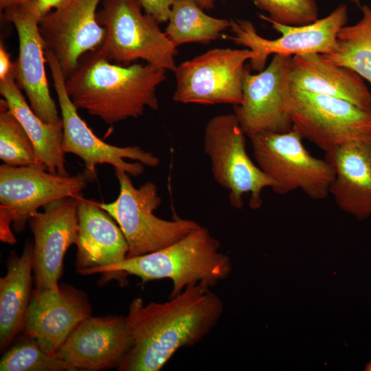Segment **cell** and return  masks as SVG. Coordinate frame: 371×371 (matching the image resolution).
Here are the masks:
<instances>
[{"label":"cell","mask_w":371,"mask_h":371,"mask_svg":"<svg viewBox=\"0 0 371 371\" xmlns=\"http://www.w3.org/2000/svg\"><path fill=\"white\" fill-rule=\"evenodd\" d=\"M169 301L130 303L126 319L133 343L118 371H159L182 348L199 343L223 312L221 297L206 282L187 286Z\"/></svg>","instance_id":"cell-1"},{"label":"cell","mask_w":371,"mask_h":371,"mask_svg":"<svg viewBox=\"0 0 371 371\" xmlns=\"http://www.w3.org/2000/svg\"><path fill=\"white\" fill-rule=\"evenodd\" d=\"M166 78V70L148 63H112L95 50L80 58L65 87L78 109L112 126L142 116L146 108L158 110L156 91Z\"/></svg>","instance_id":"cell-2"},{"label":"cell","mask_w":371,"mask_h":371,"mask_svg":"<svg viewBox=\"0 0 371 371\" xmlns=\"http://www.w3.org/2000/svg\"><path fill=\"white\" fill-rule=\"evenodd\" d=\"M232 271L231 259L221 251L219 241L201 226L166 248L94 269L89 275L100 273L106 280H125L126 275H133L143 283L168 278L172 282L170 299L194 282H204L212 287L226 280Z\"/></svg>","instance_id":"cell-3"},{"label":"cell","mask_w":371,"mask_h":371,"mask_svg":"<svg viewBox=\"0 0 371 371\" xmlns=\"http://www.w3.org/2000/svg\"><path fill=\"white\" fill-rule=\"evenodd\" d=\"M97 13L105 29V38L98 52L111 62L128 64L141 59L164 70L177 67L175 46L159 23L142 12L139 0H102Z\"/></svg>","instance_id":"cell-4"},{"label":"cell","mask_w":371,"mask_h":371,"mask_svg":"<svg viewBox=\"0 0 371 371\" xmlns=\"http://www.w3.org/2000/svg\"><path fill=\"white\" fill-rule=\"evenodd\" d=\"M120 185L117 198L98 203L116 221L128 244L126 258L153 253L177 242L201 225L181 218L166 220L154 214L161 203L157 186L147 181L135 188L125 171L115 169Z\"/></svg>","instance_id":"cell-5"},{"label":"cell","mask_w":371,"mask_h":371,"mask_svg":"<svg viewBox=\"0 0 371 371\" xmlns=\"http://www.w3.org/2000/svg\"><path fill=\"white\" fill-rule=\"evenodd\" d=\"M245 136L234 113L217 115L205 125L203 148L212 176L227 190L232 206L242 209L243 197L248 194L250 208L256 210L262 205V190L269 187L274 191L277 184L249 157Z\"/></svg>","instance_id":"cell-6"},{"label":"cell","mask_w":371,"mask_h":371,"mask_svg":"<svg viewBox=\"0 0 371 371\" xmlns=\"http://www.w3.org/2000/svg\"><path fill=\"white\" fill-rule=\"evenodd\" d=\"M249 138L258 166L277 184L273 192L286 194L299 189L313 200L328 196L333 168L326 159L313 156L299 133L263 132Z\"/></svg>","instance_id":"cell-7"},{"label":"cell","mask_w":371,"mask_h":371,"mask_svg":"<svg viewBox=\"0 0 371 371\" xmlns=\"http://www.w3.org/2000/svg\"><path fill=\"white\" fill-rule=\"evenodd\" d=\"M92 179L85 171L75 176L54 175L39 167L0 166L1 240L15 243L10 229H23L41 207L65 197H79Z\"/></svg>","instance_id":"cell-8"},{"label":"cell","mask_w":371,"mask_h":371,"mask_svg":"<svg viewBox=\"0 0 371 371\" xmlns=\"http://www.w3.org/2000/svg\"><path fill=\"white\" fill-rule=\"evenodd\" d=\"M45 54L60 109L65 153L79 157L85 163V172L93 180L95 179V168L99 164H110L115 169L125 171L132 177L141 175L144 165L149 167L159 166V159L139 146H116L98 137L78 115V109L70 99L58 60L49 49H45Z\"/></svg>","instance_id":"cell-9"},{"label":"cell","mask_w":371,"mask_h":371,"mask_svg":"<svg viewBox=\"0 0 371 371\" xmlns=\"http://www.w3.org/2000/svg\"><path fill=\"white\" fill-rule=\"evenodd\" d=\"M289 113L292 130L325 153L371 140V111L339 98L291 89Z\"/></svg>","instance_id":"cell-10"},{"label":"cell","mask_w":371,"mask_h":371,"mask_svg":"<svg viewBox=\"0 0 371 371\" xmlns=\"http://www.w3.org/2000/svg\"><path fill=\"white\" fill-rule=\"evenodd\" d=\"M255 54L248 48H214L177 65L172 100L183 104H242L245 64Z\"/></svg>","instance_id":"cell-11"},{"label":"cell","mask_w":371,"mask_h":371,"mask_svg":"<svg viewBox=\"0 0 371 371\" xmlns=\"http://www.w3.org/2000/svg\"><path fill=\"white\" fill-rule=\"evenodd\" d=\"M348 21V7L342 3L326 16L304 25L268 21L272 29L281 34L273 40L259 35L254 24L247 19H230L229 30L233 34L225 38L251 50L256 56L249 60L250 68L259 72L266 67L267 59L272 54L292 56L333 53L337 48V34Z\"/></svg>","instance_id":"cell-12"},{"label":"cell","mask_w":371,"mask_h":371,"mask_svg":"<svg viewBox=\"0 0 371 371\" xmlns=\"http://www.w3.org/2000/svg\"><path fill=\"white\" fill-rule=\"evenodd\" d=\"M292 56L274 54L269 65L258 74L246 67L243 78V99L234 106L245 135L263 132L286 133L292 130L289 113Z\"/></svg>","instance_id":"cell-13"},{"label":"cell","mask_w":371,"mask_h":371,"mask_svg":"<svg viewBox=\"0 0 371 371\" xmlns=\"http://www.w3.org/2000/svg\"><path fill=\"white\" fill-rule=\"evenodd\" d=\"M78 197H65L46 204L43 212L36 211L30 217L36 290H59L65 254L78 241Z\"/></svg>","instance_id":"cell-14"},{"label":"cell","mask_w":371,"mask_h":371,"mask_svg":"<svg viewBox=\"0 0 371 371\" xmlns=\"http://www.w3.org/2000/svg\"><path fill=\"white\" fill-rule=\"evenodd\" d=\"M5 18L14 26L19 39V55L14 72L33 111L43 122L56 124L61 120L50 94L45 72V46L39 30L40 17L33 0L26 4L8 8Z\"/></svg>","instance_id":"cell-15"},{"label":"cell","mask_w":371,"mask_h":371,"mask_svg":"<svg viewBox=\"0 0 371 371\" xmlns=\"http://www.w3.org/2000/svg\"><path fill=\"white\" fill-rule=\"evenodd\" d=\"M102 1L65 0L39 22L45 49L56 56L65 78L84 54L97 50L103 43L105 29L97 20V10Z\"/></svg>","instance_id":"cell-16"},{"label":"cell","mask_w":371,"mask_h":371,"mask_svg":"<svg viewBox=\"0 0 371 371\" xmlns=\"http://www.w3.org/2000/svg\"><path fill=\"white\" fill-rule=\"evenodd\" d=\"M132 343L126 317L91 315L77 325L57 355L74 370H117Z\"/></svg>","instance_id":"cell-17"},{"label":"cell","mask_w":371,"mask_h":371,"mask_svg":"<svg viewBox=\"0 0 371 371\" xmlns=\"http://www.w3.org/2000/svg\"><path fill=\"white\" fill-rule=\"evenodd\" d=\"M91 315L86 294L71 286L60 285L58 291L34 289L21 331L45 352L57 355L77 325Z\"/></svg>","instance_id":"cell-18"},{"label":"cell","mask_w":371,"mask_h":371,"mask_svg":"<svg viewBox=\"0 0 371 371\" xmlns=\"http://www.w3.org/2000/svg\"><path fill=\"white\" fill-rule=\"evenodd\" d=\"M76 271L89 275L94 269L126 258L128 244L119 225L98 203L78 197Z\"/></svg>","instance_id":"cell-19"},{"label":"cell","mask_w":371,"mask_h":371,"mask_svg":"<svg viewBox=\"0 0 371 371\" xmlns=\"http://www.w3.org/2000/svg\"><path fill=\"white\" fill-rule=\"evenodd\" d=\"M335 177L330 194L344 212L358 220L371 216V140L355 142L325 153Z\"/></svg>","instance_id":"cell-20"},{"label":"cell","mask_w":371,"mask_h":371,"mask_svg":"<svg viewBox=\"0 0 371 371\" xmlns=\"http://www.w3.org/2000/svg\"><path fill=\"white\" fill-rule=\"evenodd\" d=\"M291 89L324 94L347 100L371 111V92L354 71L326 63L318 54L291 58Z\"/></svg>","instance_id":"cell-21"},{"label":"cell","mask_w":371,"mask_h":371,"mask_svg":"<svg viewBox=\"0 0 371 371\" xmlns=\"http://www.w3.org/2000/svg\"><path fill=\"white\" fill-rule=\"evenodd\" d=\"M0 93L30 137L38 162L52 174L69 176L63 150L62 120L49 124L36 115L16 84L14 63L10 74L0 80Z\"/></svg>","instance_id":"cell-22"},{"label":"cell","mask_w":371,"mask_h":371,"mask_svg":"<svg viewBox=\"0 0 371 371\" xmlns=\"http://www.w3.org/2000/svg\"><path fill=\"white\" fill-rule=\"evenodd\" d=\"M33 242H27L22 254L12 253L7 273L0 278V348H8L22 330L32 291Z\"/></svg>","instance_id":"cell-23"},{"label":"cell","mask_w":371,"mask_h":371,"mask_svg":"<svg viewBox=\"0 0 371 371\" xmlns=\"http://www.w3.org/2000/svg\"><path fill=\"white\" fill-rule=\"evenodd\" d=\"M361 11L360 20L339 30L336 49L320 56L327 63L354 71L371 85V7L363 5Z\"/></svg>","instance_id":"cell-24"},{"label":"cell","mask_w":371,"mask_h":371,"mask_svg":"<svg viewBox=\"0 0 371 371\" xmlns=\"http://www.w3.org/2000/svg\"><path fill=\"white\" fill-rule=\"evenodd\" d=\"M168 22L165 33L177 47L216 40L230 26V19L207 15L194 0H176Z\"/></svg>","instance_id":"cell-25"},{"label":"cell","mask_w":371,"mask_h":371,"mask_svg":"<svg viewBox=\"0 0 371 371\" xmlns=\"http://www.w3.org/2000/svg\"><path fill=\"white\" fill-rule=\"evenodd\" d=\"M0 104L1 160L11 166H35L46 170L37 160L30 137L5 101L1 100Z\"/></svg>","instance_id":"cell-26"},{"label":"cell","mask_w":371,"mask_h":371,"mask_svg":"<svg viewBox=\"0 0 371 371\" xmlns=\"http://www.w3.org/2000/svg\"><path fill=\"white\" fill-rule=\"evenodd\" d=\"M10 348L0 361L1 371H74L57 355L43 350L30 337Z\"/></svg>","instance_id":"cell-27"},{"label":"cell","mask_w":371,"mask_h":371,"mask_svg":"<svg viewBox=\"0 0 371 371\" xmlns=\"http://www.w3.org/2000/svg\"><path fill=\"white\" fill-rule=\"evenodd\" d=\"M268 16L260 14L266 21L298 26L311 23L318 19L316 0H250Z\"/></svg>","instance_id":"cell-28"},{"label":"cell","mask_w":371,"mask_h":371,"mask_svg":"<svg viewBox=\"0 0 371 371\" xmlns=\"http://www.w3.org/2000/svg\"><path fill=\"white\" fill-rule=\"evenodd\" d=\"M146 14L159 23L168 21L171 8L176 0H139Z\"/></svg>","instance_id":"cell-29"},{"label":"cell","mask_w":371,"mask_h":371,"mask_svg":"<svg viewBox=\"0 0 371 371\" xmlns=\"http://www.w3.org/2000/svg\"><path fill=\"white\" fill-rule=\"evenodd\" d=\"M65 0H33L35 10L41 19L51 12L52 9L60 8Z\"/></svg>","instance_id":"cell-30"},{"label":"cell","mask_w":371,"mask_h":371,"mask_svg":"<svg viewBox=\"0 0 371 371\" xmlns=\"http://www.w3.org/2000/svg\"><path fill=\"white\" fill-rule=\"evenodd\" d=\"M13 63L10 60V54L4 45H0V80L6 78L13 69Z\"/></svg>","instance_id":"cell-31"},{"label":"cell","mask_w":371,"mask_h":371,"mask_svg":"<svg viewBox=\"0 0 371 371\" xmlns=\"http://www.w3.org/2000/svg\"><path fill=\"white\" fill-rule=\"evenodd\" d=\"M32 0H0V8L1 10H5V9L28 3Z\"/></svg>","instance_id":"cell-32"},{"label":"cell","mask_w":371,"mask_h":371,"mask_svg":"<svg viewBox=\"0 0 371 371\" xmlns=\"http://www.w3.org/2000/svg\"><path fill=\"white\" fill-rule=\"evenodd\" d=\"M197 5L203 10L214 8L217 2H223L227 0H194Z\"/></svg>","instance_id":"cell-33"},{"label":"cell","mask_w":371,"mask_h":371,"mask_svg":"<svg viewBox=\"0 0 371 371\" xmlns=\"http://www.w3.org/2000/svg\"><path fill=\"white\" fill-rule=\"evenodd\" d=\"M364 370L366 371H371V360L366 364Z\"/></svg>","instance_id":"cell-34"},{"label":"cell","mask_w":371,"mask_h":371,"mask_svg":"<svg viewBox=\"0 0 371 371\" xmlns=\"http://www.w3.org/2000/svg\"><path fill=\"white\" fill-rule=\"evenodd\" d=\"M348 1L357 5H360V0H348Z\"/></svg>","instance_id":"cell-35"}]
</instances>
